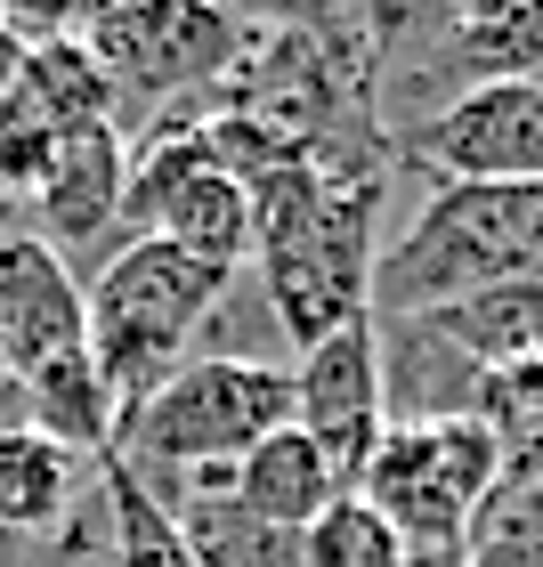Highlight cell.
Here are the masks:
<instances>
[{
  "mask_svg": "<svg viewBox=\"0 0 543 567\" xmlns=\"http://www.w3.org/2000/svg\"><path fill=\"white\" fill-rule=\"evenodd\" d=\"M462 567H543V486L503 478L462 544Z\"/></svg>",
  "mask_w": 543,
  "mask_h": 567,
  "instance_id": "cell-16",
  "label": "cell"
},
{
  "mask_svg": "<svg viewBox=\"0 0 543 567\" xmlns=\"http://www.w3.org/2000/svg\"><path fill=\"white\" fill-rule=\"evenodd\" d=\"M49 154H58V131L24 106L17 90H0V187H9L17 203L41 187V171H49Z\"/></svg>",
  "mask_w": 543,
  "mask_h": 567,
  "instance_id": "cell-17",
  "label": "cell"
},
{
  "mask_svg": "<svg viewBox=\"0 0 543 567\" xmlns=\"http://www.w3.org/2000/svg\"><path fill=\"white\" fill-rule=\"evenodd\" d=\"M73 349H90L82 268L58 260L41 236H9L0 244V373L24 381Z\"/></svg>",
  "mask_w": 543,
  "mask_h": 567,
  "instance_id": "cell-9",
  "label": "cell"
},
{
  "mask_svg": "<svg viewBox=\"0 0 543 567\" xmlns=\"http://www.w3.org/2000/svg\"><path fill=\"white\" fill-rule=\"evenodd\" d=\"M203 9L236 17L244 33H332V24H357L349 0H203Z\"/></svg>",
  "mask_w": 543,
  "mask_h": 567,
  "instance_id": "cell-18",
  "label": "cell"
},
{
  "mask_svg": "<svg viewBox=\"0 0 543 567\" xmlns=\"http://www.w3.org/2000/svg\"><path fill=\"white\" fill-rule=\"evenodd\" d=\"M341 495H349V471L308 430H293V422H284L276 437H260V446L236 462V503L252 511V519L284 527V535H308Z\"/></svg>",
  "mask_w": 543,
  "mask_h": 567,
  "instance_id": "cell-10",
  "label": "cell"
},
{
  "mask_svg": "<svg viewBox=\"0 0 543 567\" xmlns=\"http://www.w3.org/2000/svg\"><path fill=\"white\" fill-rule=\"evenodd\" d=\"M9 90H17V97H24V106H33L58 138H73V131H106V122L122 131L114 82L98 73V58L82 49V33H73V41H33Z\"/></svg>",
  "mask_w": 543,
  "mask_h": 567,
  "instance_id": "cell-14",
  "label": "cell"
},
{
  "mask_svg": "<svg viewBox=\"0 0 543 567\" xmlns=\"http://www.w3.org/2000/svg\"><path fill=\"white\" fill-rule=\"evenodd\" d=\"M98 462L65 454L58 437H41L33 422H0V535H17V544H49L73 503L90 495Z\"/></svg>",
  "mask_w": 543,
  "mask_h": 567,
  "instance_id": "cell-11",
  "label": "cell"
},
{
  "mask_svg": "<svg viewBox=\"0 0 543 567\" xmlns=\"http://www.w3.org/2000/svg\"><path fill=\"white\" fill-rule=\"evenodd\" d=\"M98 495H106V535H114V567H203L187 551V535L171 527V511L106 454L98 462Z\"/></svg>",
  "mask_w": 543,
  "mask_h": 567,
  "instance_id": "cell-15",
  "label": "cell"
},
{
  "mask_svg": "<svg viewBox=\"0 0 543 567\" xmlns=\"http://www.w3.org/2000/svg\"><path fill=\"white\" fill-rule=\"evenodd\" d=\"M430 187H535L543 178V82H486L422 114L406 138H390Z\"/></svg>",
  "mask_w": 543,
  "mask_h": 567,
  "instance_id": "cell-6",
  "label": "cell"
},
{
  "mask_svg": "<svg viewBox=\"0 0 543 567\" xmlns=\"http://www.w3.org/2000/svg\"><path fill=\"white\" fill-rule=\"evenodd\" d=\"M122 195H131V138L114 131H73L49 154L41 187L24 195V236H41L58 260L98 268L122 244Z\"/></svg>",
  "mask_w": 543,
  "mask_h": 567,
  "instance_id": "cell-7",
  "label": "cell"
},
{
  "mask_svg": "<svg viewBox=\"0 0 543 567\" xmlns=\"http://www.w3.org/2000/svg\"><path fill=\"white\" fill-rule=\"evenodd\" d=\"M219 292H227V268H203L195 251H178L163 236L114 244L106 260L82 276L90 365H98V381H106V398H114V430L195 357V332H203V317H212Z\"/></svg>",
  "mask_w": 543,
  "mask_h": 567,
  "instance_id": "cell-2",
  "label": "cell"
},
{
  "mask_svg": "<svg viewBox=\"0 0 543 567\" xmlns=\"http://www.w3.org/2000/svg\"><path fill=\"white\" fill-rule=\"evenodd\" d=\"M454 357H471L479 373H543V276L527 284H486L422 317Z\"/></svg>",
  "mask_w": 543,
  "mask_h": 567,
  "instance_id": "cell-12",
  "label": "cell"
},
{
  "mask_svg": "<svg viewBox=\"0 0 543 567\" xmlns=\"http://www.w3.org/2000/svg\"><path fill=\"white\" fill-rule=\"evenodd\" d=\"M543 276V178L535 187H430L390 244L373 251L366 317H430L486 284Z\"/></svg>",
  "mask_w": 543,
  "mask_h": 567,
  "instance_id": "cell-1",
  "label": "cell"
},
{
  "mask_svg": "<svg viewBox=\"0 0 543 567\" xmlns=\"http://www.w3.org/2000/svg\"><path fill=\"white\" fill-rule=\"evenodd\" d=\"M293 430H308L317 446L349 471H366V454L381 446L390 430V405H381V341H373V317H357L325 341H308L293 357Z\"/></svg>",
  "mask_w": 543,
  "mask_h": 567,
  "instance_id": "cell-8",
  "label": "cell"
},
{
  "mask_svg": "<svg viewBox=\"0 0 543 567\" xmlns=\"http://www.w3.org/2000/svg\"><path fill=\"white\" fill-rule=\"evenodd\" d=\"M17 65H24V41L9 33V24H0V90H9V82H17Z\"/></svg>",
  "mask_w": 543,
  "mask_h": 567,
  "instance_id": "cell-20",
  "label": "cell"
},
{
  "mask_svg": "<svg viewBox=\"0 0 543 567\" xmlns=\"http://www.w3.org/2000/svg\"><path fill=\"white\" fill-rule=\"evenodd\" d=\"M0 24L33 49V41H73L90 24V9H82V0H0Z\"/></svg>",
  "mask_w": 543,
  "mask_h": 567,
  "instance_id": "cell-19",
  "label": "cell"
},
{
  "mask_svg": "<svg viewBox=\"0 0 543 567\" xmlns=\"http://www.w3.org/2000/svg\"><path fill=\"white\" fill-rule=\"evenodd\" d=\"M17 405H24V422H33L41 437H58L65 454H82V462H106L114 454V398H106V381H98L90 349H73V357H58V365H41V373H24L17 381Z\"/></svg>",
  "mask_w": 543,
  "mask_h": 567,
  "instance_id": "cell-13",
  "label": "cell"
},
{
  "mask_svg": "<svg viewBox=\"0 0 543 567\" xmlns=\"http://www.w3.org/2000/svg\"><path fill=\"white\" fill-rule=\"evenodd\" d=\"M9 236H24V203L0 187V244H9Z\"/></svg>",
  "mask_w": 543,
  "mask_h": 567,
  "instance_id": "cell-21",
  "label": "cell"
},
{
  "mask_svg": "<svg viewBox=\"0 0 543 567\" xmlns=\"http://www.w3.org/2000/svg\"><path fill=\"white\" fill-rule=\"evenodd\" d=\"M293 422V365H236V357H187L131 422L114 430V462L171 511L178 478L244 462L260 437Z\"/></svg>",
  "mask_w": 543,
  "mask_h": 567,
  "instance_id": "cell-3",
  "label": "cell"
},
{
  "mask_svg": "<svg viewBox=\"0 0 543 567\" xmlns=\"http://www.w3.org/2000/svg\"><path fill=\"white\" fill-rule=\"evenodd\" d=\"M495 486H503V437L479 414H454V422H390L349 495L373 503L406 551L462 559Z\"/></svg>",
  "mask_w": 543,
  "mask_h": 567,
  "instance_id": "cell-4",
  "label": "cell"
},
{
  "mask_svg": "<svg viewBox=\"0 0 543 567\" xmlns=\"http://www.w3.org/2000/svg\"><path fill=\"white\" fill-rule=\"evenodd\" d=\"M82 9H90V17H98V9H122V0H82Z\"/></svg>",
  "mask_w": 543,
  "mask_h": 567,
  "instance_id": "cell-22",
  "label": "cell"
},
{
  "mask_svg": "<svg viewBox=\"0 0 543 567\" xmlns=\"http://www.w3.org/2000/svg\"><path fill=\"white\" fill-rule=\"evenodd\" d=\"M252 41L236 17L203 9V0H122V9H98L82 24V49L98 58V73L114 82L122 106V138L139 131V114L154 122L163 106H195V97H219L244 73Z\"/></svg>",
  "mask_w": 543,
  "mask_h": 567,
  "instance_id": "cell-5",
  "label": "cell"
}]
</instances>
